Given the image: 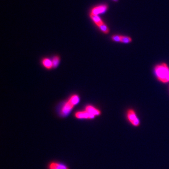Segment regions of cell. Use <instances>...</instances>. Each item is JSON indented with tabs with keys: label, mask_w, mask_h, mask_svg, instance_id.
Wrapping results in <instances>:
<instances>
[{
	"label": "cell",
	"mask_w": 169,
	"mask_h": 169,
	"mask_svg": "<svg viewBox=\"0 0 169 169\" xmlns=\"http://www.w3.org/2000/svg\"><path fill=\"white\" fill-rule=\"evenodd\" d=\"M155 76L159 81L163 83L169 82V67L165 63L157 65L154 68Z\"/></svg>",
	"instance_id": "6da1fadb"
},
{
	"label": "cell",
	"mask_w": 169,
	"mask_h": 169,
	"mask_svg": "<svg viewBox=\"0 0 169 169\" xmlns=\"http://www.w3.org/2000/svg\"><path fill=\"white\" fill-rule=\"evenodd\" d=\"M42 64L47 69H51L53 67V62L49 59L45 58L42 60Z\"/></svg>",
	"instance_id": "52a82bcc"
},
{
	"label": "cell",
	"mask_w": 169,
	"mask_h": 169,
	"mask_svg": "<svg viewBox=\"0 0 169 169\" xmlns=\"http://www.w3.org/2000/svg\"><path fill=\"white\" fill-rule=\"evenodd\" d=\"M52 62H53V68H55L58 66L59 62H60V58L58 56H55L54 57L53 60H52Z\"/></svg>",
	"instance_id": "4fadbf2b"
},
{
	"label": "cell",
	"mask_w": 169,
	"mask_h": 169,
	"mask_svg": "<svg viewBox=\"0 0 169 169\" xmlns=\"http://www.w3.org/2000/svg\"><path fill=\"white\" fill-rule=\"evenodd\" d=\"M51 164L56 169H69L67 166H66L65 165H63L62 164L55 162H52Z\"/></svg>",
	"instance_id": "30bf717a"
},
{
	"label": "cell",
	"mask_w": 169,
	"mask_h": 169,
	"mask_svg": "<svg viewBox=\"0 0 169 169\" xmlns=\"http://www.w3.org/2000/svg\"><path fill=\"white\" fill-rule=\"evenodd\" d=\"M112 40L115 42H120L121 36L120 35H113L112 36Z\"/></svg>",
	"instance_id": "5bb4252c"
},
{
	"label": "cell",
	"mask_w": 169,
	"mask_h": 169,
	"mask_svg": "<svg viewBox=\"0 0 169 169\" xmlns=\"http://www.w3.org/2000/svg\"><path fill=\"white\" fill-rule=\"evenodd\" d=\"M132 38L129 36H121L120 42L124 43H129L131 42Z\"/></svg>",
	"instance_id": "7c38bea8"
},
{
	"label": "cell",
	"mask_w": 169,
	"mask_h": 169,
	"mask_svg": "<svg viewBox=\"0 0 169 169\" xmlns=\"http://www.w3.org/2000/svg\"><path fill=\"white\" fill-rule=\"evenodd\" d=\"M99 27V28L101 30V31L104 33H108L110 31V30L108 29L107 26L105 25L104 23H102L100 25L97 26Z\"/></svg>",
	"instance_id": "8fae6325"
},
{
	"label": "cell",
	"mask_w": 169,
	"mask_h": 169,
	"mask_svg": "<svg viewBox=\"0 0 169 169\" xmlns=\"http://www.w3.org/2000/svg\"><path fill=\"white\" fill-rule=\"evenodd\" d=\"M107 8H108V6L106 4L100 5V6L94 7L91 9L90 13L92 15H99V14H101V13H103L105 12L107 10Z\"/></svg>",
	"instance_id": "3957f363"
},
{
	"label": "cell",
	"mask_w": 169,
	"mask_h": 169,
	"mask_svg": "<svg viewBox=\"0 0 169 169\" xmlns=\"http://www.w3.org/2000/svg\"><path fill=\"white\" fill-rule=\"evenodd\" d=\"M113 1H118V0H113Z\"/></svg>",
	"instance_id": "2e32d148"
},
{
	"label": "cell",
	"mask_w": 169,
	"mask_h": 169,
	"mask_svg": "<svg viewBox=\"0 0 169 169\" xmlns=\"http://www.w3.org/2000/svg\"><path fill=\"white\" fill-rule=\"evenodd\" d=\"M72 105L75 106L76 104H77L79 101V98L78 95H73L70 98V99L68 100Z\"/></svg>",
	"instance_id": "9c48e42d"
},
{
	"label": "cell",
	"mask_w": 169,
	"mask_h": 169,
	"mask_svg": "<svg viewBox=\"0 0 169 169\" xmlns=\"http://www.w3.org/2000/svg\"><path fill=\"white\" fill-rule=\"evenodd\" d=\"M86 111L94 115H101V111L97 108H95L93 106L88 105L86 107Z\"/></svg>",
	"instance_id": "8992f818"
},
{
	"label": "cell",
	"mask_w": 169,
	"mask_h": 169,
	"mask_svg": "<svg viewBox=\"0 0 169 169\" xmlns=\"http://www.w3.org/2000/svg\"><path fill=\"white\" fill-rule=\"evenodd\" d=\"M75 115L78 119H93L95 117L86 111L77 112Z\"/></svg>",
	"instance_id": "277c9868"
},
{
	"label": "cell",
	"mask_w": 169,
	"mask_h": 169,
	"mask_svg": "<svg viewBox=\"0 0 169 169\" xmlns=\"http://www.w3.org/2000/svg\"><path fill=\"white\" fill-rule=\"evenodd\" d=\"M125 118L127 122L131 126L139 128L141 125V120L136 110L133 108H128L125 113Z\"/></svg>",
	"instance_id": "7a4b0ae2"
},
{
	"label": "cell",
	"mask_w": 169,
	"mask_h": 169,
	"mask_svg": "<svg viewBox=\"0 0 169 169\" xmlns=\"http://www.w3.org/2000/svg\"><path fill=\"white\" fill-rule=\"evenodd\" d=\"M49 169H56L55 168H54L53 166L51 164H49Z\"/></svg>",
	"instance_id": "9a60e30c"
},
{
	"label": "cell",
	"mask_w": 169,
	"mask_h": 169,
	"mask_svg": "<svg viewBox=\"0 0 169 169\" xmlns=\"http://www.w3.org/2000/svg\"><path fill=\"white\" fill-rule=\"evenodd\" d=\"M90 17L91 19L93 20L95 24H96L97 26L100 25L101 24L104 23V22H102V20H101V18H100L98 15H92V14H90Z\"/></svg>",
	"instance_id": "ba28073f"
},
{
	"label": "cell",
	"mask_w": 169,
	"mask_h": 169,
	"mask_svg": "<svg viewBox=\"0 0 169 169\" xmlns=\"http://www.w3.org/2000/svg\"><path fill=\"white\" fill-rule=\"evenodd\" d=\"M74 106L72 105L69 101H67L65 103L63 107L61 109V113L64 115H66L68 114L70 111H71L72 108H73Z\"/></svg>",
	"instance_id": "5b68a950"
}]
</instances>
